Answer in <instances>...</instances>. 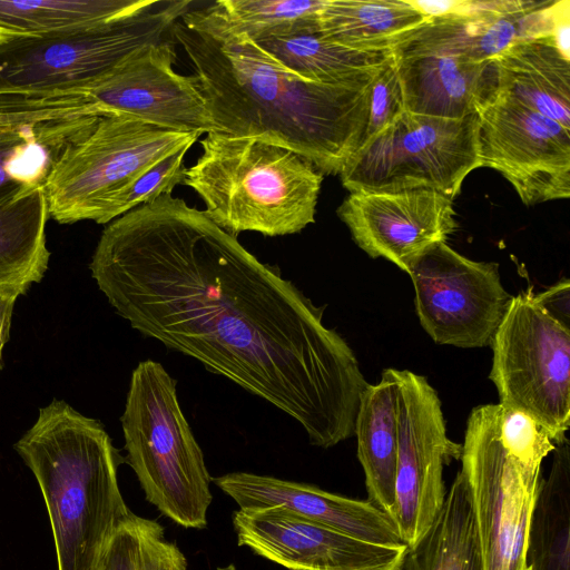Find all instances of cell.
I'll list each match as a JSON object with an SVG mask.
<instances>
[{"label": "cell", "instance_id": "cell-1", "mask_svg": "<svg viewBox=\"0 0 570 570\" xmlns=\"http://www.w3.org/2000/svg\"><path fill=\"white\" fill-rule=\"evenodd\" d=\"M89 269L134 330L292 416L313 445L354 435L368 383L350 345L204 210L165 195L119 216Z\"/></svg>", "mask_w": 570, "mask_h": 570}, {"label": "cell", "instance_id": "cell-2", "mask_svg": "<svg viewBox=\"0 0 570 570\" xmlns=\"http://www.w3.org/2000/svg\"><path fill=\"white\" fill-rule=\"evenodd\" d=\"M170 35L183 47L220 134L256 137L338 175L361 147L375 79L328 85L292 73L209 7L189 9Z\"/></svg>", "mask_w": 570, "mask_h": 570}, {"label": "cell", "instance_id": "cell-3", "mask_svg": "<svg viewBox=\"0 0 570 570\" xmlns=\"http://www.w3.org/2000/svg\"><path fill=\"white\" fill-rule=\"evenodd\" d=\"M13 448L39 485L58 570H99L131 513L117 478L124 458L102 423L55 399Z\"/></svg>", "mask_w": 570, "mask_h": 570}, {"label": "cell", "instance_id": "cell-4", "mask_svg": "<svg viewBox=\"0 0 570 570\" xmlns=\"http://www.w3.org/2000/svg\"><path fill=\"white\" fill-rule=\"evenodd\" d=\"M200 146L184 185L225 232L275 237L297 234L315 222L324 175L302 155L261 138L220 132L207 134Z\"/></svg>", "mask_w": 570, "mask_h": 570}, {"label": "cell", "instance_id": "cell-5", "mask_svg": "<svg viewBox=\"0 0 570 570\" xmlns=\"http://www.w3.org/2000/svg\"><path fill=\"white\" fill-rule=\"evenodd\" d=\"M191 4L156 0L102 23L0 37V105L76 102L134 51L166 39Z\"/></svg>", "mask_w": 570, "mask_h": 570}, {"label": "cell", "instance_id": "cell-6", "mask_svg": "<svg viewBox=\"0 0 570 570\" xmlns=\"http://www.w3.org/2000/svg\"><path fill=\"white\" fill-rule=\"evenodd\" d=\"M176 380L156 361L131 373L120 416L127 462L148 502L184 528L207 524L210 476L179 405Z\"/></svg>", "mask_w": 570, "mask_h": 570}, {"label": "cell", "instance_id": "cell-7", "mask_svg": "<svg viewBox=\"0 0 570 570\" xmlns=\"http://www.w3.org/2000/svg\"><path fill=\"white\" fill-rule=\"evenodd\" d=\"M199 136L115 114L88 121L65 139L51 159L43 181L49 216L59 224H107L108 210L121 191Z\"/></svg>", "mask_w": 570, "mask_h": 570}, {"label": "cell", "instance_id": "cell-8", "mask_svg": "<svg viewBox=\"0 0 570 570\" xmlns=\"http://www.w3.org/2000/svg\"><path fill=\"white\" fill-rule=\"evenodd\" d=\"M478 130V112L455 119L405 111L354 153L342 185L348 193L426 188L453 200L481 167Z\"/></svg>", "mask_w": 570, "mask_h": 570}, {"label": "cell", "instance_id": "cell-9", "mask_svg": "<svg viewBox=\"0 0 570 570\" xmlns=\"http://www.w3.org/2000/svg\"><path fill=\"white\" fill-rule=\"evenodd\" d=\"M490 380L500 404L539 424L556 445L570 424V328L549 316L531 288L512 297L491 344Z\"/></svg>", "mask_w": 570, "mask_h": 570}, {"label": "cell", "instance_id": "cell-10", "mask_svg": "<svg viewBox=\"0 0 570 570\" xmlns=\"http://www.w3.org/2000/svg\"><path fill=\"white\" fill-rule=\"evenodd\" d=\"M500 414V403L471 411L461 472L471 495L483 570H528V530L540 481L529 479L505 445Z\"/></svg>", "mask_w": 570, "mask_h": 570}, {"label": "cell", "instance_id": "cell-11", "mask_svg": "<svg viewBox=\"0 0 570 570\" xmlns=\"http://www.w3.org/2000/svg\"><path fill=\"white\" fill-rule=\"evenodd\" d=\"M406 273L420 323L435 343L491 346L513 297L502 286L497 263L469 259L438 242L416 256Z\"/></svg>", "mask_w": 570, "mask_h": 570}, {"label": "cell", "instance_id": "cell-12", "mask_svg": "<svg viewBox=\"0 0 570 570\" xmlns=\"http://www.w3.org/2000/svg\"><path fill=\"white\" fill-rule=\"evenodd\" d=\"M399 383L395 522L406 546L415 543L440 511L446 491L443 466L462 445L446 434L441 401L428 380L396 370Z\"/></svg>", "mask_w": 570, "mask_h": 570}, {"label": "cell", "instance_id": "cell-13", "mask_svg": "<svg viewBox=\"0 0 570 570\" xmlns=\"http://www.w3.org/2000/svg\"><path fill=\"white\" fill-rule=\"evenodd\" d=\"M481 167L499 171L527 206L570 196V130L497 95L479 112Z\"/></svg>", "mask_w": 570, "mask_h": 570}, {"label": "cell", "instance_id": "cell-14", "mask_svg": "<svg viewBox=\"0 0 570 570\" xmlns=\"http://www.w3.org/2000/svg\"><path fill=\"white\" fill-rule=\"evenodd\" d=\"M175 60L167 38L146 45L75 101L175 131L218 132L195 76L176 72Z\"/></svg>", "mask_w": 570, "mask_h": 570}, {"label": "cell", "instance_id": "cell-15", "mask_svg": "<svg viewBox=\"0 0 570 570\" xmlns=\"http://www.w3.org/2000/svg\"><path fill=\"white\" fill-rule=\"evenodd\" d=\"M559 1L464 0L461 9L430 17L399 36L392 53L430 52L468 62H488L512 45L557 30Z\"/></svg>", "mask_w": 570, "mask_h": 570}, {"label": "cell", "instance_id": "cell-16", "mask_svg": "<svg viewBox=\"0 0 570 570\" xmlns=\"http://www.w3.org/2000/svg\"><path fill=\"white\" fill-rule=\"evenodd\" d=\"M239 546L289 570H392L404 549L361 541L281 507L238 510Z\"/></svg>", "mask_w": 570, "mask_h": 570}, {"label": "cell", "instance_id": "cell-17", "mask_svg": "<svg viewBox=\"0 0 570 570\" xmlns=\"http://www.w3.org/2000/svg\"><path fill=\"white\" fill-rule=\"evenodd\" d=\"M336 214L368 256L405 273L416 256L456 229L453 200L426 188L350 193Z\"/></svg>", "mask_w": 570, "mask_h": 570}, {"label": "cell", "instance_id": "cell-18", "mask_svg": "<svg viewBox=\"0 0 570 570\" xmlns=\"http://www.w3.org/2000/svg\"><path fill=\"white\" fill-rule=\"evenodd\" d=\"M213 481L240 510L281 507L364 542L406 547L395 520L368 500L249 472L227 473Z\"/></svg>", "mask_w": 570, "mask_h": 570}, {"label": "cell", "instance_id": "cell-19", "mask_svg": "<svg viewBox=\"0 0 570 570\" xmlns=\"http://www.w3.org/2000/svg\"><path fill=\"white\" fill-rule=\"evenodd\" d=\"M391 55L406 111L459 119L479 112L498 95L493 60L475 63L430 52Z\"/></svg>", "mask_w": 570, "mask_h": 570}, {"label": "cell", "instance_id": "cell-20", "mask_svg": "<svg viewBox=\"0 0 570 570\" xmlns=\"http://www.w3.org/2000/svg\"><path fill=\"white\" fill-rule=\"evenodd\" d=\"M498 95L570 130V62L556 32L521 40L493 59Z\"/></svg>", "mask_w": 570, "mask_h": 570}, {"label": "cell", "instance_id": "cell-21", "mask_svg": "<svg viewBox=\"0 0 570 570\" xmlns=\"http://www.w3.org/2000/svg\"><path fill=\"white\" fill-rule=\"evenodd\" d=\"M399 383L396 368H385L364 390L355 421L357 456L368 501L395 520Z\"/></svg>", "mask_w": 570, "mask_h": 570}, {"label": "cell", "instance_id": "cell-22", "mask_svg": "<svg viewBox=\"0 0 570 570\" xmlns=\"http://www.w3.org/2000/svg\"><path fill=\"white\" fill-rule=\"evenodd\" d=\"M49 217L42 183L0 197V292L23 295L45 276L50 258L46 237Z\"/></svg>", "mask_w": 570, "mask_h": 570}, {"label": "cell", "instance_id": "cell-23", "mask_svg": "<svg viewBox=\"0 0 570 570\" xmlns=\"http://www.w3.org/2000/svg\"><path fill=\"white\" fill-rule=\"evenodd\" d=\"M392 570H483L471 495L461 471L428 530L406 546Z\"/></svg>", "mask_w": 570, "mask_h": 570}, {"label": "cell", "instance_id": "cell-24", "mask_svg": "<svg viewBox=\"0 0 570 570\" xmlns=\"http://www.w3.org/2000/svg\"><path fill=\"white\" fill-rule=\"evenodd\" d=\"M429 17L402 0H325L317 33L325 40L361 51L390 49L401 35Z\"/></svg>", "mask_w": 570, "mask_h": 570}, {"label": "cell", "instance_id": "cell-25", "mask_svg": "<svg viewBox=\"0 0 570 570\" xmlns=\"http://www.w3.org/2000/svg\"><path fill=\"white\" fill-rule=\"evenodd\" d=\"M256 43L299 78L328 85L372 79L392 58L390 49L354 50L330 42L317 32H299Z\"/></svg>", "mask_w": 570, "mask_h": 570}, {"label": "cell", "instance_id": "cell-26", "mask_svg": "<svg viewBox=\"0 0 570 570\" xmlns=\"http://www.w3.org/2000/svg\"><path fill=\"white\" fill-rule=\"evenodd\" d=\"M566 444L556 448L551 472L538 485L527 539L528 570H570V458Z\"/></svg>", "mask_w": 570, "mask_h": 570}, {"label": "cell", "instance_id": "cell-27", "mask_svg": "<svg viewBox=\"0 0 570 570\" xmlns=\"http://www.w3.org/2000/svg\"><path fill=\"white\" fill-rule=\"evenodd\" d=\"M149 0H0V37L41 35L111 21L138 12Z\"/></svg>", "mask_w": 570, "mask_h": 570}, {"label": "cell", "instance_id": "cell-28", "mask_svg": "<svg viewBox=\"0 0 570 570\" xmlns=\"http://www.w3.org/2000/svg\"><path fill=\"white\" fill-rule=\"evenodd\" d=\"M325 0H218L208 4L229 28L253 41L317 32Z\"/></svg>", "mask_w": 570, "mask_h": 570}, {"label": "cell", "instance_id": "cell-29", "mask_svg": "<svg viewBox=\"0 0 570 570\" xmlns=\"http://www.w3.org/2000/svg\"><path fill=\"white\" fill-rule=\"evenodd\" d=\"M99 570H187V561L158 522L131 512L109 541Z\"/></svg>", "mask_w": 570, "mask_h": 570}, {"label": "cell", "instance_id": "cell-30", "mask_svg": "<svg viewBox=\"0 0 570 570\" xmlns=\"http://www.w3.org/2000/svg\"><path fill=\"white\" fill-rule=\"evenodd\" d=\"M59 122L0 132V197L24 185L43 184L60 142Z\"/></svg>", "mask_w": 570, "mask_h": 570}, {"label": "cell", "instance_id": "cell-31", "mask_svg": "<svg viewBox=\"0 0 570 570\" xmlns=\"http://www.w3.org/2000/svg\"><path fill=\"white\" fill-rule=\"evenodd\" d=\"M193 145H187L146 169L114 200L107 223L165 195H171L177 185L184 184L185 156Z\"/></svg>", "mask_w": 570, "mask_h": 570}, {"label": "cell", "instance_id": "cell-32", "mask_svg": "<svg viewBox=\"0 0 570 570\" xmlns=\"http://www.w3.org/2000/svg\"><path fill=\"white\" fill-rule=\"evenodd\" d=\"M405 111L402 85L391 58L372 83L368 118L361 147L395 124Z\"/></svg>", "mask_w": 570, "mask_h": 570}, {"label": "cell", "instance_id": "cell-33", "mask_svg": "<svg viewBox=\"0 0 570 570\" xmlns=\"http://www.w3.org/2000/svg\"><path fill=\"white\" fill-rule=\"evenodd\" d=\"M99 116L98 110L80 102L0 105V132L40 127L46 124Z\"/></svg>", "mask_w": 570, "mask_h": 570}, {"label": "cell", "instance_id": "cell-34", "mask_svg": "<svg viewBox=\"0 0 570 570\" xmlns=\"http://www.w3.org/2000/svg\"><path fill=\"white\" fill-rule=\"evenodd\" d=\"M534 298L549 316L570 328V284L567 278L534 294Z\"/></svg>", "mask_w": 570, "mask_h": 570}, {"label": "cell", "instance_id": "cell-35", "mask_svg": "<svg viewBox=\"0 0 570 570\" xmlns=\"http://www.w3.org/2000/svg\"><path fill=\"white\" fill-rule=\"evenodd\" d=\"M20 295L18 291L0 292V363L3 346L10 337L13 307Z\"/></svg>", "mask_w": 570, "mask_h": 570}, {"label": "cell", "instance_id": "cell-36", "mask_svg": "<svg viewBox=\"0 0 570 570\" xmlns=\"http://www.w3.org/2000/svg\"><path fill=\"white\" fill-rule=\"evenodd\" d=\"M217 570H237L233 564H229L227 567H224V568H219Z\"/></svg>", "mask_w": 570, "mask_h": 570}]
</instances>
